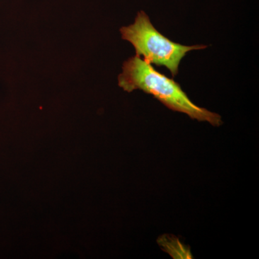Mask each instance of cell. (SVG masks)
<instances>
[{
	"label": "cell",
	"mask_w": 259,
	"mask_h": 259,
	"mask_svg": "<svg viewBox=\"0 0 259 259\" xmlns=\"http://www.w3.org/2000/svg\"><path fill=\"white\" fill-rule=\"evenodd\" d=\"M120 32L122 38L134 46L136 56H144L148 64L165 66L173 78L178 74L180 61L189 51L207 48L202 45L186 47L171 41L154 28L144 11L138 13L133 25L122 27Z\"/></svg>",
	"instance_id": "2"
},
{
	"label": "cell",
	"mask_w": 259,
	"mask_h": 259,
	"mask_svg": "<svg viewBox=\"0 0 259 259\" xmlns=\"http://www.w3.org/2000/svg\"><path fill=\"white\" fill-rule=\"evenodd\" d=\"M118 83L127 93L141 90L153 95L170 110L185 113L192 119L206 121L214 126L223 124L221 115L194 105L178 83L158 72L139 56L124 62Z\"/></svg>",
	"instance_id": "1"
},
{
	"label": "cell",
	"mask_w": 259,
	"mask_h": 259,
	"mask_svg": "<svg viewBox=\"0 0 259 259\" xmlns=\"http://www.w3.org/2000/svg\"><path fill=\"white\" fill-rule=\"evenodd\" d=\"M158 243L168 252L174 258H192L190 250L181 243L178 238L171 236H163L158 239Z\"/></svg>",
	"instance_id": "3"
}]
</instances>
